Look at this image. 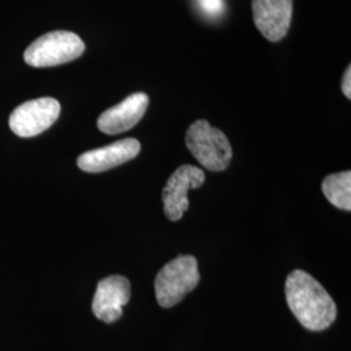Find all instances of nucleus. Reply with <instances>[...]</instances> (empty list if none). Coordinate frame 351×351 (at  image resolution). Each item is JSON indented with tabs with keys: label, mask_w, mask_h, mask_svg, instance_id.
Returning a JSON list of instances; mask_svg holds the SVG:
<instances>
[{
	"label": "nucleus",
	"mask_w": 351,
	"mask_h": 351,
	"mask_svg": "<svg viewBox=\"0 0 351 351\" xmlns=\"http://www.w3.org/2000/svg\"><path fill=\"white\" fill-rule=\"evenodd\" d=\"M285 295L290 311L308 330L320 332L337 317V306L326 289L307 272L295 269L289 274Z\"/></svg>",
	"instance_id": "f257e3e1"
},
{
	"label": "nucleus",
	"mask_w": 351,
	"mask_h": 351,
	"mask_svg": "<svg viewBox=\"0 0 351 351\" xmlns=\"http://www.w3.org/2000/svg\"><path fill=\"white\" fill-rule=\"evenodd\" d=\"M201 280L198 262L193 255H181L165 264L155 278L156 301L169 308L197 288Z\"/></svg>",
	"instance_id": "f03ea898"
},
{
	"label": "nucleus",
	"mask_w": 351,
	"mask_h": 351,
	"mask_svg": "<svg viewBox=\"0 0 351 351\" xmlns=\"http://www.w3.org/2000/svg\"><path fill=\"white\" fill-rule=\"evenodd\" d=\"M186 146L203 168L221 172L232 162L233 150L226 134L206 120L193 123L186 132Z\"/></svg>",
	"instance_id": "7ed1b4c3"
},
{
	"label": "nucleus",
	"mask_w": 351,
	"mask_h": 351,
	"mask_svg": "<svg viewBox=\"0 0 351 351\" xmlns=\"http://www.w3.org/2000/svg\"><path fill=\"white\" fill-rule=\"evenodd\" d=\"M85 51V43L75 33L66 30L51 32L36 39L24 53L27 65L47 68L73 62Z\"/></svg>",
	"instance_id": "20e7f679"
},
{
	"label": "nucleus",
	"mask_w": 351,
	"mask_h": 351,
	"mask_svg": "<svg viewBox=\"0 0 351 351\" xmlns=\"http://www.w3.org/2000/svg\"><path fill=\"white\" fill-rule=\"evenodd\" d=\"M60 111V103L50 97L25 101L11 113L10 128L19 137H36L56 123Z\"/></svg>",
	"instance_id": "39448f33"
},
{
	"label": "nucleus",
	"mask_w": 351,
	"mask_h": 351,
	"mask_svg": "<svg viewBox=\"0 0 351 351\" xmlns=\"http://www.w3.org/2000/svg\"><path fill=\"white\" fill-rule=\"evenodd\" d=\"M206 175L194 165H181L167 181L163 190L164 213L171 221L181 220L189 210L188 191L201 188Z\"/></svg>",
	"instance_id": "423d86ee"
},
{
	"label": "nucleus",
	"mask_w": 351,
	"mask_h": 351,
	"mask_svg": "<svg viewBox=\"0 0 351 351\" xmlns=\"http://www.w3.org/2000/svg\"><path fill=\"white\" fill-rule=\"evenodd\" d=\"M255 26L269 42L288 34L293 16V0H251Z\"/></svg>",
	"instance_id": "0eeeda50"
},
{
	"label": "nucleus",
	"mask_w": 351,
	"mask_h": 351,
	"mask_svg": "<svg viewBox=\"0 0 351 351\" xmlns=\"http://www.w3.org/2000/svg\"><path fill=\"white\" fill-rule=\"evenodd\" d=\"M130 300V282L120 275L108 276L99 281L93 300V313L107 324L123 316V308Z\"/></svg>",
	"instance_id": "6e6552de"
},
{
	"label": "nucleus",
	"mask_w": 351,
	"mask_h": 351,
	"mask_svg": "<svg viewBox=\"0 0 351 351\" xmlns=\"http://www.w3.org/2000/svg\"><path fill=\"white\" fill-rule=\"evenodd\" d=\"M149 95L134 93L126 99L101 113L98 128L104 134H121L137 125L149 107Z\"/></svg>",
	"instance_id": "1a4fd4ad"
},
{
	"label": "nucleus",
	"mask_w": 351,
	"mask_h": 351,
	"mask_svg": "<svg viewBox=\"0 0 351 351\" xmlns=\"http://www.w3.org/2000/svg\"><path fill=\"white\" fill-rule=\"evenodd\" d=\"M141 151L137 139L125 138L101 149L88 151L77 159L80 169L88 173H101L134 159Z\"/></svg>",
	"instance_id": "9d476101"
},
{
	"label": "nucleus",
	"mask_w": 351,
	"mask_h": 351,
	"mask_svg": "<svg viewBox=\"0 0 351 351\" xmlns=\"http://www.w3.org/2000/svg\"><path fill=\"white\" fill-rule=\"evenodd\" d=\"M326 199L339 210H351V172L326 176L322 185Z\"/></svg>",
	"instance_id": "9b49d317"
},
{
	"label": "nucleus",
	"mask_w": 351,
	"mask_h": 351,
	"mask_svg": "<svg viewBox=\"0 0 351 351\" xmlns=\"http://www.w3.org/2000/svg\"><path fill=\"white\" fill-rule=\"evenodd\" d=\"M202 10L210 14H219L223 11V0H201Z\"/></svg>",
	"instance_id": "f8f14e48"
},
{
	"label": "nucleus",
	"mask_w": 351,
	"mask_h": 351,
	"mask_svg": "<svg viewBox=\"0 0 351 351\" xmlns=\"http://www.w3.org/2000/svg\"><path fill=\"white\" fill-rule=\"evenodd\" d=\"M341 88H342V93L343 95L351 99V66L349 65L348 69L345 71L343 77H342V84H341Z\"/></svg>",
	"instance_id": "ddd939ff"
}]
</instances>
